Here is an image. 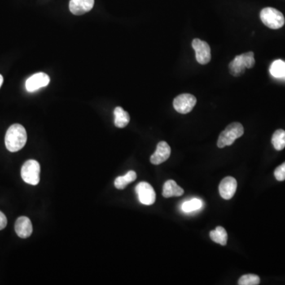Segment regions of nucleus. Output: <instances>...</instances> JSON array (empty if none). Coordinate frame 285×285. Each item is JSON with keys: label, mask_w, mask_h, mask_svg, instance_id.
<instances>
[{"label": "nucleus", "mask_w": 285, "mask_h": 285, "mask_svg": "<svg viewBox=\"0 0 285 285\" xmlns=\"http://www.w3.org/2000/svg\"><path fill=\"white\" fill-rule=\"evenodd\" d=\"M94 5V0H71L70 11L75 15H82L90 11Z\"/></svg>", "instance_id": "12"}, {"label": "nucleus", "mask_w": 285, "mask_h": 285, "mask_svg": "<svg viewBox=\"0 0 285 285\" xmlns=\"http://www.w3.org/2000/svg\"><path fill=\"white\" fill-rule=\"evenodd\" d=\"M184 190L177 185L175 181L168 180L163 185V196L165 198H172V197H180L183 195Z\"/></svg>", "instance_id": "14"}, {"label": "nucleus", "mask_w": 285, "mask_h": 285, "mask_svg": "<svg viewBox=\"0 0 285 285\" xmlns=\"http://www.w3.org/2000/svg\"><path fill=\"white\" fill-rule=\"evenodd\" d=\"M210 238L213 242L226 246L228 242V233L223 227H217L210 232Z\"/></svg>", "instance_id": "18"}, {"label": "nucleus", "mask_w": 285, "mask_h": 285, "mask_svg": "<svg viewBox=\"0 0 285 285\" xmlns=\"http://www.w3.org/2000/svg\"><path fill=\"white\" fill-rule=\"evenodd\" d=\"M50 78L47 74L39 72L28 78L26 82V88L28 92H34L49 85Z\"/></svg>", "instance_id": "9"}, {"label": "nucleus", "mask_w": 285, "mask_h": 285, "mask_svg": "<svg viewBox=\"0 0 285 285\" xmlns=\"http://www.w3.org/2000/svg\"><path fill=\"white\" fill-rule=\"evenodd\" d=\"M260 18L263 24L273 29L281 28L285 23L283 14L273 7L262 9L260 13Z\"/></svg>", "instance_id": "4"}, {"label": "nucleus", "mask_w": 285, "mask_h": 285, "mask_svg": "<svg viewBox=\"0 0 285 285\" xmlns=\"http://www.w3.org/2000/svg\"><path fill=\"white\" fill-rule=\"evenodd\" d=\"M244 133V128L242 124L238 122L231 123L225 130L220 133L217 141V146L220 148H224L226 146L233 144L237 139L242 137Z\"/></svg>", "instance_id": "3"}, {"label": "nucleus", "mask_w": 285, "mask_h": 285, "mask_svg": "<svg viewBox=\"0 0 285 285\" xmlns=\"http://www.w3.org/2000/svg\"><path fill=\"white\" fill-rule=\"evenodd\" d=\"M2 83H3V77H2V75H0V87H1Z\"/></svg>", "instance_id": "24"}, {"label": "nucleus", "mask_w": 285, "mask_h": 285, "mask_svg": "<svg viewBox=\"0 0 285 285\" xmlns=\"http://www.w3.org/2000/svg\"><path fill=\"white\" fill-rule=\"evenodd\" d=\"M15 231L19 237L27 238L33 233V225L27 216H21L15 222Z\"/></svg>", "instance_id": "13"}, {"label": "nucleus", "mask_w": 285, "mask_h": 285, "mask_svg": "<svg viewBox=\"0 0 285 285\" xmlns=\"http://www.w3.org/2000/svg\"><path fill=\"white\" fill-rule=\"evenodd\" d=\"M192 46L195 51L196 59L198 63L202 65H205L209 63L212 57H211V49L208 43L196 38L192 42Z\"/></svg>", "instance_id": "7"}, {"label": "nucleus", "mask_w": 285, "mask_h": 285, "mask_svg": "<svg viewBox=\"0 0 285 285\" xmlns=\"http://www.w3.org/2000/svg\"><path fill=\"white\" fill-rule=\"evenodd\" d=\"M27 133L22 124H14L6 132L5 145L10 152L20 151L27 143Z\"/></svg>", "instance_id": "1"}, {"label": "nucleus", "mask_w": 285, "mask_h": 285, "mask_svg": "<svg viewBox=\"0 0 285 285\" xmlns=\"http://www.w3.org/2000/svg\"><path fill=\"white\" fill-rule=\"evenodd\" d=\"M274 176L277 181H282L285 180V162L283 164L277 167L274 171Z\"/></svg>", "instance_id": "22"}, {"label": "nucleus", "mask_w": 285, "mask_h": 285, "mask_svg": "<svg viewBox=\"0 0 285 285\" xmlns=\"http://www.w3.org/2000/svg\"><path fill=\"white\" fill-rule=\"evenodd\" d=\"M197 98L190 94H182L177 96L173 100V106L174 110L180 114H186L191 112L195 105Z\"/></svg>", "instance_id": "6"}, {"label": "nucleus", "mask_w": 285, "mask_h": 285, "mask_svg": "<svg viewBox=\"0 0 285 285\" xmlns=\"http://www.w3.org/2000/svg\"><path fill=\"white\" fill-rule=\"evenodd\" d=\"M114 124L117 128H123L128 125V123L130 121V116L128 112H126L124 109L121 107H116L114 111Z\"/></svg>", "instance_id": "15"}, {"label": "nucleus", "mask_w": 285, "mask_h": 285, "mask_svg": "<svg viewBox=\"0 0 285 285\" xmlns=\"http://www.w3.org/2000/svg\"><path fill=\"white\" fill-rule=\"evenodd\" d=\"M255 64V54L253 52L243 53L234 57L228 65L230 75L234 77L242 76L247 68H252Z\"/></svg>", "instance_id": "2"}, {"label": "nucleus", "mask_w": 285, "mask_h": 285, "mask_svg": "<svg viewBox=\"0 0 285 285\" xmlns=\"http://www.w3.org/2000/svg\"><path fill=\"white\" fill-rule=\"evenodd\" d=\"M269 71L276 79L285 80V62L281 59H277L271 64Z\"/></svg>", "instance_id": "17"}, {"label": "nucleus", "mask_w": 285, "mask_h": 285, "mask_svg": "<svg viewBox=\"0 0 285 285\" xmlns=\"http://www.w3.org/2000/svg\"><path fill=\"white\" fill-rule=\"evenodd\" d=\"M237 190V181L233 177H226L221 181L219 191L224 200H230L234 197Z\"/></svg>", "instance_id": "11"}, {"label": "nucleus", "mask_w": 285, "mask_h": 285, "mask_svg": "<svg viewBox=\"0 0 285 285\" xmlns=\"http://www.w3.org/2000/svg\"><path fill=\"white\" fill-rule=\"evenodd\" d=\"M202 206H203V202L201 200L194 198V199L184 202L183 204H181V209L185 213H190V212H195L200 209Z\"/></svg>", "instance_id": "20"}, {"label": "nucleus", "mask_w": 285, "mask_h": 285, "mask_svg": "<svg viewBox=\"0 0 285 285\" xmlns=\"http://www.w3.org/2000/svg\"><path fill=\"white\" fill-rule=\"evenodd\" d=\"M171 148L165 141H161L157 144L155 153L151 156V163L154 165H159L167 161L171 156Z\"/></svg>", "instance_id": "10"}, {"label": "nucleus", "mask_w": 285, "mask_h": 285, "mask_svg": "<svg viewBox=\"0 0 285 285\" xmlns=\"http://www.w3.org/2000/svg\"><path fill=\"white\" fill-rule=\"evenodd\" d=\"M7 224V219L4 214L0 211V230L4 229Z\"/></svg>", "instance_id": "23"}, {"label": "nucleus", "mask_w": 285, "mask_h": 285, "mask_svg": "<svg viewBox=\"0 0 285 285\" xmlns=\"http://www.w3.org/2000/svg\"><path fill=\"white\" fill-rule=\"evenodd\" d=\"M272 143L277 151H281L285 147V131L278 129L273 133Z\"/></svg>", "instance_id": "19"}, {"label": "nucleus", "mask_w": 285, "mask_h": 285, "mask_svg": "<svg viewBox=\"0 0 285 285\" xmlns=\"http://www.w3.org/2000/svg\"><path fill=\"white\" fill-rule=\"evenodd\" d=\"M41 167L38 162L30 159L23 164L21 170V176L26 183L31 185H38L40 182Z\"/></svg>", "instance_id": "5"}, {"label": "nucleus", "mask_w": 285, "mask_h": 285, "mask_svg": "<svg viewBox=\"0 0 285 285\" xmlns=\"http://www.w3.org/2000/svg\"><path fill=\"white\" fill-rule=\"evenodd\" d=\"M136 192L141 204L151 205L155 203L156 194L152 186L147 182H140L136 187Z\"/></svg>", "instance_id": "8"}, {"label": "nucleus", "mask_w": 285, "mask_h": 285, "mask_svg": "<svg viewBox=\"0 0 285 285\" xmlns=\"http://www.w3.org/2000/svg\"><path fill=\"white\" fill-rule=\"evenodd\" d=\"M137 179V173L134 171H128L124 176L116 177L114 181V185L118 190H124L128 184L132 183Z\"/></svg>", "instance_id": "16"}, {"label": "nucleus", "mask_w": 285, "mask_h": 285, "mask_svg": "<svg viewBox=\"0 0 285 285\" xmlns=\"http://www.w3.org/2000/svg\"><path fill=\"white\" fill-rule=\"evenodd\" d=\"M239 285H257L260 284V277L255 274H246L239 278Z\"/></svg>", "instance_id": "21"}]
</instances>
